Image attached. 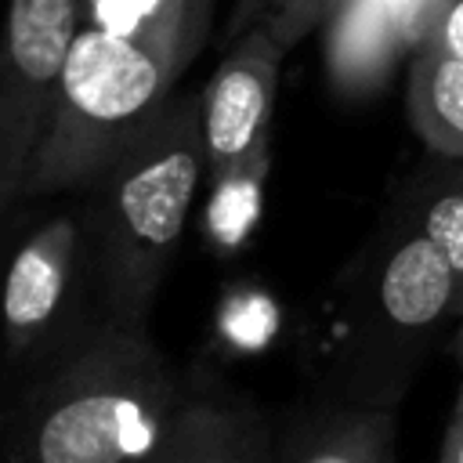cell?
<instances>
[{"instance_id":"cell-1","label":"cell","mask_w":463,"mask_h":463,"mask_svg":"<svg viewBox=\"0 0 463 463\" xmlns=\"http://www.w3.org/2000/svg\"><path fill=\"white\" fill-rule=\"evenodd\" d=\"M188 373L148 326L98 315L33 369L4 412V463H137L163 438Z\"/></svg>"},{"instance_id":"cell-2","label":"cell","mask_w":463,"mask_h":463,"mask_svg":"<svg viewBox=\"0 0 463 463\" xmlns=\"http://www.w3.org/2000/svg\"><path fill=\"white\" fill-rule=\"evenodd\" d=\"M449 318H459L452 271L405 213L333 279L307 326L304 365L329 402L398 409Z\"/></svg>"},{"instance_id":"cell-3","label":"cell","mask_w":463,"mask_h":463,"mask_svg":"<svg viewBox=\"0 0 463 463\" xmlns=\"http://www.w3.org/2000/svg\"><path fill=\"white\" fill-rule=\"evenodd\" d=\"M206 188L199 94H174L83 188L87 264L101 318L148 326L195 195Z\"/></svg>"},{"instance_id":"cell-4","label":"cell","mask_w":463,"mask_h":463,"mask_svg":"<svg viewBox=\"0 0 463 463\" xmlns=\"http://www.w3.org/2000/svg\"><path fill=\"white\" fill-rule=\"evenodd\" d=\"M177 80L181 72L156 54L83 25L51 98L22 199L83 192L163 112Z\"/></svg>"},{"instance_id":"cell-5","label":"cell","mask_w":463,"mask_h":463,"mask_svg":"<svg viewBox=\"0 0 463 463\" xmlns=\"http://www.w3.org/2000/svg\"><path fill=\"white\" fill-rule=\"evenodd\" d=\"M80 29V0L7 4L0 61V210H11L25 192L29 163Z\"/></svg>"},{"instance_id":"cell-6","label":"cell","mask_w":463,"mask_h":463,"mask_svg":"<svg viewBox=\"0 0 463 463\" xmlns=\"http://www.w3.org/2000/svg\"><path fill=\"white\" fill-rule=\"evenodd\" d=\"M289 47L264 18H235V36L199 94L206 174L250 156L271 141L279 76Z\"/></svg>"},{"instance_id":"cell-7","label":"cell","mask_w":463,"mask_h":463,"mask_svg":"<svg viewBox=\"0 0 463 463\" xmlns=\"http://www.w3.org/2000/svg\"><path fill=\"white\" fill-rule=\"evenodd\" d=\"M83 257L87 232L72 210L47 217L22 239L4 282V351L11 365L33 358L54 336Z\"/></svg>"},{"instance_id":"cell-8","label":"cell","mask_w":463,"mask_h":463,"mask_svg":"<svg viewBox=\"0 0 463 463\" xmlns=\"http://www.w3.org/2000/svg\"><path fill=\"white\" fill-rule=\"evenodd\" d=\"M271 416L217 373L188 369V387L163 438L137 463H275Z\"/></svg>"},{"instance_id":"cell-9","label":"cell","mask_w":463,"mask_h":463,"mask_svg":"<svg viewBox=\"0 0 463 463\" xmlns=\"http://www.w3.org/2000/svg\"><path fill=\"white\" fill-rule=\"evenodd\" d=\"M398 409L322 402L279 434L275 463H394Z\"/></svg>"},{"instance_id":"cell-10","label":"cell","mask_w":463,"mask_h":463,"mask_svg":"<svg viewBox=\"0 0 463 463\" xmlns=\"http://www.w3.org/2000/svg\"><path fill=\"white\" fill-rule=\"evenodd\" d=\"M87 29L119 36L181 76L203 51L213 22V0H80Z\"/></svg>"},{"instance_id":"cell-11","label":"cell","mask_w":463,"mask_h":463,"mask_svg":"<svg viewBox=\"0 0 463 463\" xmlns=\"http://www.w3.org/2000/svg\"><path fill=\"white\" fill-rule=\"evenodd\" d=\"M405 116L427 152L463 163V61L420 43L405 76Z\"/></svg>"},{"instance_id":"cell-12","label":"cell","mask_w":463,"mask_h":463,"mask_svg":"<svg viewBox=\"0 0 463 463\" xmlns=\"http://www.w3.org/2000/svg\"><path fill=\"white\" fill-rule=\"evenodd\" d=\"M268 174H271V141L228 163L224 170L206 174L203 239L217 257L239 253L257 235L260 217H264Z\"/></svg>"},{"instance_id":"cell-13","label":"cell","mask_w":463,"mask_h":463,"mask_svg":"<svg viewBox=\"0 0 463 463\" xmlns=\"http://www.w3.org/2000/svg\"><path fill=\"white\" fill-rule=\"evenodd\" d=\"M412 221L423 228V235L449 264L456 286V307L463 315V174L438 181L434 192H427L412 210Z\"/></svg>"},{"instance_id":"cell-14","label":"cell","mask_w":463,"mask_h":463,"mask_svg":"<svg viewBox=\"0 0 463 463\" xmlns=\"http://www.w3.org/2000/svg\"><path fill=\"white\" fill-rule=\"evenodd\" d=\"M351 0H246L239 18H264L271 33L293 51L322 22H333Z\"/></svg>"},{"instance_id":"cell-15","label":"cell","mask_w":463,"mask_h":463,"mask_svg":"<svg viewBox=\"0 0 463 463\" xmlns=\"http://www.w3.org/2000/svg\"><path fill=\"white\" fill-rule=\"evenodd\" d=\"M423 43H434L463 61V0H438L434 22H430V33Z\"/></svg>"},{"instance_id":"cell-16","label":"cell","mask_w":463,"mask_h":463,"mask_svg":"<svg viewBox=\"0 0 463 463\" xmlns=\"http://www.w3.org/2000/svg\"><path fill=\"white\" fill-rule=\"evenodd\" d=\"M438 463H463V380H459L456 398H452V412H449V427H445V438H441Z\"/></svg>"},{"instance_id":"cell-17","label":"cell","mask_w":463,"mask_h":463,"mask_svg":"<svg viewBox=\"0 0 463 463\" xmlns=\"http://www.w3.org/2000/svg\"><path fill=\"white\" fill-rule=\"evenodd\" d=\"M452 354H456V362H459V369H463V315L456 318V336H452Z\"/></svg>"}]
</instances>
